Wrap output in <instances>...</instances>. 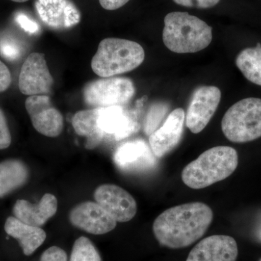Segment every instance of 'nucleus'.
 <instances>
[{"label": "nucleus", "mask_w": 261, "mask_h": 261, "mask_svg": "<svg viewBox=\"0 0 261 261\" xmlns=\"http://www.w3.org/2000/svg\"><path fill=\"white\" fill-rule=\"evenodd\" d=\"M214 219L212 209L200 202L170 207L153 223L156 240L163 246L180 249L190 246L205 234Z\"/></svg>", "instance_id": "obj_1"}, {"label": "nucleus", "mask_w": 261, "mask_h": 261, "mask_svg": "<svg viewBox=\"0 0 261 261\" xmlns=\"http://www.w3.org/2000/svg\"><path fill=\"white\" fill-rule=\"evenodd\" d=\"M238 153L228 146H217L207 149L185 166L181 179L194 190L210 187L231 176L238 168Z\"/></svg>", "instance_id": "obj_2"}, {"label": "nucleus", "mask_w": 261, "mask_h": 261, "mask_svg": "<svg viewBox=\"0 0 261 261\" xmlns=\"http://www.w3.org/2000/svg\"><path fill=\"white\" fill-rule=\"evenodd\" d=\"M212 27L195 15L184 12H172L164 18L163 41L175 53H195L210 45Z\"/></svg>", "instance_id": "obj_3"}, {"label": "nucleus", "mask_w": 261, "mask_h": 261, "mask_svg": "<svg viewBox=\"0 0 261 261\" xmlns=\"http://www.w3.org/2000/svg\"><path fill=\"white\" fill-rule=\"evenodd\" d=\"M143 47L128 39L107 38L98 46L91 66L94 73L108 78L135 70L145 61Z\"/></svg>", "instance_id": "obj_4"}, {"label": "nucleus", "mask_w": 261, "mask_h": 261, "mask_svg": "<svg viewBox=\"0 0 261 261\" xmlns=\"http://www.w3.org/2000/svg\"><path fill=\"white\" fill-rule=\"evenodd\" d=\"M225 137L234 143L252 142L261 137V99L248 97L228 108L221 121Z\"/></svg>", "instance_id": "obj_5"}, {"label": "nucleus", "mask_w": 261, "mask_h": 261, "mask_svg": "<svg viewBox=\"0 0 261 261\" xmlns=\"http://www.w3.org/2000/svg\"><path fill=\"white\" fill-rule=\"evenodd\" d=\"M135 94V84L126 77H108L90 82L84 90V99L94 108L122 106Z\"/></svg>", "instance_id": "obj_6"}, {"label": "nucleus", "mask_w": 261, "mask_h": 261, "mask_svg": "<svg viewBox=\"0 0 261 261\" xmlns=\"http://www.w3.org/2000/svg\"><path fill=\"white\" fill-rule=\"evenodd\" d=\"M221 92L215 86H202L196 89L187 114L186 126L193 134H199L207 126L221 101Z\"/></svg>", "instance_id": "obj_7"}, {"label": "nucleus", "mask_w": 261, "mask_h": 261, "mask_svg": "<svg viewBox=\"0 0 261 261\" xmlns=\"http://www.w3.org/2000/svg\"><path fill=\"white\" fill-rule=\"evenodd\" d=\"M54 80L42 53H33L24 61L19 75L18 87L25 95H47Z\"/></svg>", "instance_id": "obj_8"}, {"label": "nucleus", "mask_w": 261, "mask_h": 261, "mask_svg": "<svg viewBox=\"0 0 261 261\" xmlns=\"http://www.w3.org/2000/svg\"><path fill=\"white\" fill-rule=\"evenodd\" d=\"M94 200L117 223L128 222L135 218L137 204L133 196L116 185L106 184L96 189Z\"/></svg>", "instance_id": "obj_9"}, {"label": "nucleus", "mask_w": 261, "mask_h": 261, "mask_svg": "<svg viewBox=\"0 0 261 261\" xmlns=\"http://www.w3.org/2000/svg\"><path fill=\"white\" fill-rule=\"evenodd\" d=\"M25 107L33 126L39 133L53 138L61 135L64 126L63 117L47 95L29 96Z\"/></svg>", "instance_id": "obj_10"}, {"label": "nucleus", "mask_w": 261, "mask_h": 261, "mask_svg": "<svg viewBox=\"0 0 261 261\" xmlns=\"http://www.w3.org/2000/svg\"><path fill=\"white\" fill-rule=\"evenodd\" d=\"M70 222L75 228L94 235H102L113 231L117 222L97 202L79 204L70 211Z\"/></svg>", "instance_id": "obj_11"}, {"label": "nucleus", "mask_w": 261, "mask_h": 261, "mask_svg": "<svg viewBox=\"0 0 261 261\" xmlns=\"http://www.w3.org/2000/svg\"><path fill=\"white\" fill-rule=\"evenodd\" d=\"M35 8L42 23L56 30L72 28L82 18L80 10L70 0H37Z\"/></svg>", "instance_id": "obj_12"}, {"label": "nucleus", "mask_w": 261, "mask_h": 261, "mask_svg": "<svg viewBox=\"0 0 261 261\" xmlns=\"http://www.w3.org/2000/svg\"><path fill=\"white\" fill-rule=\"evenodd\" d=\"M185 122V111L183 108H176L168 115L162 126L149 135V146L156 157H163L178 145Z\"/></svg>", "instance_id": "obj_13"}, {"label": "nucleus", "mask_w": 261, "mask_h": 261, "mask_svg": "<svg viewBox=\"0 0 261 261\" xmlns=\"http://www.w3.org/2000/svg\"><path fill=\"white\" fill-rule=\"evenodd\" d=\"M238 256L234 239L227 235H213L197 243L186 261H236Z\"/></svg>", "instance_id": "obj_14"}, {"label": "nucleus", "mask_w": 261, "mask_h": 261, "mask_svg": "<svg viewBox=\"0 0 261 261\" xmlns=\"http://www.w3.org/2000/svg\"><path fill=\"white\" fill-rule=\"evenodd\" d=\"M97 108V126L105 137L117 141L126 138L135 132V122L122 106Z\"/></svg>", "instance_id": "obj_15"}, {"label": "nucleus", "mask_w": 261, "mask_h": 261, "mask_svg": "<svg viewBox=\"0 0 261 261\" xmlns=\"http://www.w3.org/2000/svg\"><path fill=\"white\" fill-rule=\"evenodd\" d=\"M58 211V200L50 193L44 194L38 204H33L25 199L15 201L12 213L15 218L30 226L41 227Z\"/></svg>", "instance_id": "obj_16"}, {"label": "nucleus", "mask_w": 261, "mask_h": 261, "mask_svg": "<svg viewBox=\"0 0 261 261\" xmlns=\"http://www.w3.org/2000/svg\"><path fill=\"white\" fill-rule=\"evenodd\" d=\"M3 230L8 238L14 240L25 256H30L47 238V233L41 227L22 222L13 215L5 220Z\"/></svg>", "instance_id": "obj_17"}, {"label": "nucleus", "mask_w": 261, "mask_h": 261, "mask_svg": "<svg viewBox=\"0 0 261 261\" xmlns=\"http://www.w3.org/2000/svg\"><path fill=\"white\" fill-rule=\"evenodd\" d=\"M29 177V166L22 160L10 158L0 161V199L25 186Z\"/></svg>", "instance_id": "obj_18"}, {"label": "nucleus", "mask_w": 261, "mask_h": 261, "mask_svg": "<svg viewBox=\"0 0 261 261\" xmlns=\"http://www.w3.org/2000/svg\"><path fill=\"white\" fill-rule=\"evenodd\" d=\"M151 159L148 147L141 140L126 142L117 149L114 154L117 166L126 170L145 167L150 163Z\"/></svg>", "instance_id": "obj_19"}, {"label": "nucleus", "mask_w": 261, "mask_h": 261, "mask_svg": "<svg viewBox=\"0 0 261 261\" xmlns=\"http://www.w3.org/2000/svg\"><path fill=\"white\" fill-rule=\"evenodd\" d=\"M72 125L80 136L86 137V147H97L104 139L97 126V108L79 111L72 118Z\"/></svg>", "instance_id": "obj_20"}, {"label": "nucleus", "mask_w": 261, "mask_h": 261, "mask_svg": "<svg viewBox=\"0 0 261 261\" xmlns=\"http://www.w3.org/2000/svg\"><path fill=\"white\" fill-rule=\"evenodd\" d=\"M236 65L247 80L261 86V44L243 49L237 57Z\"/></svg>", "instance_id": "obj_21"}, {"label": "nucleus", "mask_w": 261, "mask_h": 261, "mask_svg": "<svg viewBox=\"0 0 261 261\" xmlns=\"http://www.w3.org/2000/svg\"><path fill=\"white\" fill-rule=\"evenodd\" d=\"M70 261H102V258L92 242L86 237H81L73 244Z\"/></svg>", "instance_id": "obj_22"}, {"label": "nucleus", "mask_w": 261, "mask_h": 261, "mask_svg": "<svg viewBox=\"0 0 261 261\" xmlns=\"http://www.w3.org/2000/svg\"><path fill=\"white\" fill-rule=\"evenodd\" d=\"M21 54L20 47L16 42L10 39H3L0 42V55L8 61L18 59Z\"/></svg>", "instance_id": "obj_23"}, {"label": "nucleus", "mask_w": 261, "mask_h": 261, "mask_svg": "<svg viewBox=\"0 0 261 261\" xmlns=\"http://www.w3.org/2000/svg\"><path fill=\"white\" fill-rule=\"evenodd\" d=\"M11 143L12 136L8 121L4 112L0 108V150L9 148Z\"/></svg>", "instance_id": "obj_24"}, {"label": "nucleus", "mask_w": 261, "mask_h": 261, "mask_svg": "<svg viewBox=\"0 0 261 261\" xmlns=\"http://www.w3.org/2000/svg\"><path fill=\"white\" fill-rule=\"evenodd\" d=\"M166 111L162 105H156L149 111L146 122L145 129L148 135L155 130V127L159 124L160 119L162 118V113Z\"/></svg>", "instance_id": "obj_25"}, {"label": "nucleus", "mask_w": 261, "mask_h": 261, "mask_svg": "<svg viewBox=\"0 0 261 261\" xmlns=\"http://www.w3.org/2000/svg\"><path fill=\"white\" fill-rule=\"evenodd\" d=\"M39 261H68V255L61 247L51 246L43 252Z\"/></svg>", "instance_id": "obj_26"}, {"label": "nucleus", "mask_w": 261, "mask_h": 261, "mask_svg": "<svg viewBox=\"0 0 261 261\" xmlns=\"http://www.w3.org/2000/svg\"><path fill=\"white\" fill-rule=\"evenodd\" d=\"M176 4L187 8L207 9L213 8L219 3L220 0H173Z\"/></svg>", "instance_id": "obj_27"}, {"label": "nucleus", "mask_w": 261, "mask_h": 261, "mask_svg": "<svg viewBox=\"0 0 261 261\" xmlns=\"http://www.w3.org/2000/svg\"><path fill=\"white\" fill-rule=\"evenodd\" d=\"M17 23L25 32L30 34H35L39 31V25L36 22L33 21L32 19L27 17L23 13H19L15 18Z\"/></svg>", "instance_id": "obj_28"}, {"label": "nucleus", "mask_w": 261, "mask_h": 261, "mask_svg": "<svg viewBox=\"0 0 261 261\" xmlns=\"http://www.w3.org/2000/svg\"><path fill=\"white\" fill-rule=\"evenodd\" d=\"M12 82L11 73L7 65L0 61V92L9 88Z\"/></svg>", "instance_id": "obj_29"}, {"label": "nucleus", "mask_w": 261, "mask_h": 261, "mask_svg": "<svg viewBox=\"0 0 261 261\" xmlns=\"http://www.w3.org/2000/svg\"><path fill=\"white\" fill-rule=\"evenodd\" d=\"M99 4L107 10H116L124 6L129 0H99Z\"/></svg>", "instance_id": "obj_30"}, {"label": "nucleus", "mask_w": 261, "mask_h": 261, "mask_svg": "<svg viewBox=\"0 0 261 261\" xmlns=\"http://www.w3.org/2000/svg\"><path fill=\"white\" fill-rule=\"evenodd\" d=\"M11 1L15 2V3H25V2L29 1V0H11Z\"/></svg>", "instance_id": "obj_31"}, {"label": "nucleus", "mask_w": 261, "mask_h": 261, "mask_svg": "<svg viewBox=\"0 0 261 261\" xmlns=\"http://www.w3.org/2000/svg\"><path fill=\"white\" fill-rule=\"evenodd\" d=\"M258 261H261V258L260 259V260H259Z\"/></svg>", "instance_id": "obj_32"}]
</instances>
